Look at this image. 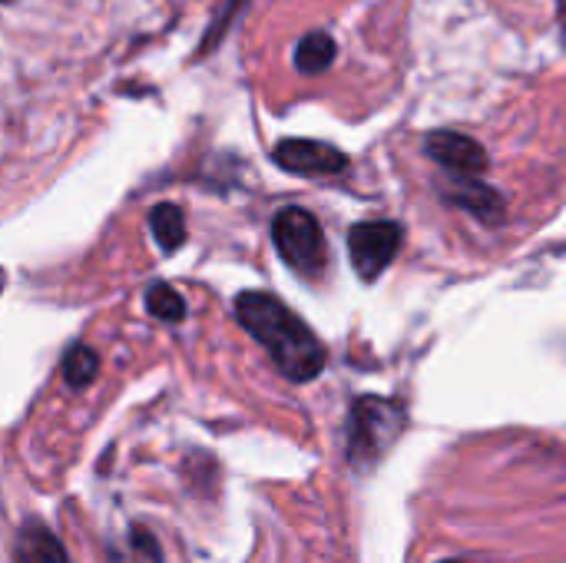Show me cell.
Here are the masks:
<instances>
[{"label": "cell", "instance_id": "cell-1", "mask_svg": "<svg viewBox=\"0 0 566 563\" xmlns=\"http://www.w3.org/2000/svg\"><path fill=\"white\" fill-rule=\"evenodd\" d=\"M239 325L269 352L272 365L295 385L315 382L325 365L328 352L318 335L272 292H242L235 299Z\"/></svg>", "mask_w": 566, "mask_h": 563}, {"label": "cell", "instance_id": "cell-2", "mask_svg": "<svg viewBox=\"0 0 566 563\" xmlns=\"http://www.w3.org/2000/svg\"><path fill=\"white\" fill-rule=\"evenodd\" d=\"M405 408L391 398L361 395L348 418V465L355 471L375 468L405 431Z\"/></svg>", "mask_w": 566, "mask_h": 563}, {"label": "cell", "instance_id": "cell-3", "mask_svg": "<svg viewBox=\"0 0 566 563\" xmlns=\"http://www.w3.org/2000/svg\"><path fill=\"white\" fill-rule=\"evenodd\" d=\"M272 242H275L282 262L292 272H298L302 279H322V272L328 269L325 232H322L318 219L302 206H289L275 216Z\"/></svg>", "mask_w": 566, "mask_h": 563}, {"label": "cell", "instance_id": "cell-4", "mask_svg": "<svg viewBox=\"0 0 566 563\" xmlns=\"http://www.w3.org/2000/svg\"><path fill=\"white\" fill-rule=\"evenodd\" d=\"M405 239V226L391 222V219H378V222H358L348 232V252H352V265L365 282L381 279V272L391 265V259L398 256Z\"/></svg>", "mask_w": 566, "mask_h": 563}, {"label": "cell", "instance_id": "cell-5", "mask_svg": "<svg viewBox=\"0 0 566 563\" xmlns=\"http://www.w3.org/2000/svg\"><path fill=\"white\" fill-rule=\"evenodd\" d=\"M272 159L295 176H335L348 169V156L338 146L318 139H282L272 149Z\"/></svg>", "mask_w": 566, "mask_h": 563}, {"label": "cell", "instance_id": "cell-6", "mask_svg": "<svg viewBox=\"0 0 566 563\" xmlns=\"http://www.w3.org/2000/svg\"><path fill=\"white\" fill-rule=\"evenodd\" d=\"M424 153L454 176H481L488 169V149L454 129H434L424 139Z\"/></svg>", "mask_w": 566, "mask_h": 563}, {"label": "cell", "instance_id": "cell-7", "mask_svg": "<svg viewBox=\"0 0 566 563\" xmlns=\"http://www.w3.org/2000/svg\"><path fill=\"white\" fill-rule=\"evenodd\" d=\"M444 196L454 202V206H461V209H468L471 216H478V219H484V222H497L501 216H504V199L491 189V186H484V183H478V176H458V183H451L448 189H444Z\"/></svg>", "mask_w": 566, "mask_h": 563}, {"label": "cell", "instance_id": "cell-8", "mask_svg": "<svg viewBox=\"0 0 566 563\" xmlns=\"http://www.w3.org/2000/svg\"><path fill=\"white\" fill-rule=\"evenodd\" d=\"M17 561L20 563H70L63 544L53 538V531H46L36 521H27L17 531Z\"/></svg>", "mask_w": 566, "mask_h": 563}, {"label": "cell", "instance_id": "cell-9", "mask_svg": "<svg viewBox=\"0 0 566 563\" xmlns=\"http://www.w3.org/2000/svg\"><path fill=\"white\" fill-rule=\"evenodd\" d=\"M149 229L163 252H176L186 242V216L176 202H159L149 212Z\"/></svg>", "mask_w": 566, "mask_h": 563}, {"label": "cell", "instance_id": "cell-10", "mask_svg": "<svg viewBox=\"0 0 566 563\" xmlns=\"http://www.w3.org/2000/svg\"><path fill=\"white\" fill-rule=\"evenodd\" d=\"M335 40L325 33V30H312V33H305L302 40H298V46H295V66L302 70V73H322V70H328L332 66V60H335Z\"/></svg>", "mask_w": 566, "mask_h": 563}, {"label": "cell", "instance_id": "cell-11", "mask_svg": "<svg viewBox=\"0 0 566 563\" xmlns=\"http://www.w3.org/2000/svg\"><path fill=\"white\" fill-rule=\"evenodd\" d=\"M109 563H163V551L146 528H133L123 538V544L109 551Z\"/></svg>", "mask_w": 566, "mask_h": 563}, {"label": "cell", "instance_id": "cell-12", "mask_svg": "<svg viewBox=\"0 0 566 563\" xmlns=\"http://www.w3.org/2000/svg\"><path fill=\"white\" fill-rule=\"evenodd\" d=\"M146 312L159 322H182L186 319V302L182 295H176L172 285L166 282H153L146 289Z\"/></svg>", "mask_w": 566, "mask_h": 563}, {"label": "cell", "instance_id": "cell-13", "mask_svg": "<svg viewBox=\"0 0 566 563\" xmlns=\"http://www.w3.org/2000/svg\"><path fill=\"white\" fill-rule=\"evenodd\" d=\"M99 372V355L86 345H73L66 355H63V378L70 388H86Z\"/></svg>", "mask_w": 566, "mask_h": 563}, {"label": "cell", "instance_id": "cell-14", "mask_svg": "<svg viewBox=\"0 0 566 563\" xmlns=\"http://www.w3.org/2000/svg\"><path fill=\"white\" fill-rule=\"evenodd\" d=\"M444 563H464V561H444Z\"/></svg>", "mask_w": 566, "mask_h": 563}]
</instances>
